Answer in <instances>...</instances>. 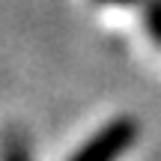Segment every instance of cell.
<instances>
[{
  "label": "cell",
  "mask_w": 161,
  "mask_h": 161,
  "mask_svg": "<svg viewBox=\"0 0 161 161\" xmlns=\"http://www.w3.org/2000/svg\"><path fill=\"white\" fill-rule=\"evenodd\" d=\"M143 30L161 48V0H143Z\"/></svg>",
  "instance_id": "cell-2"
},
{
  "label": "cell",
  "mask_w": 161,
  "mask_h": 161,
  "mask_svg": "<svg viewBox=\"0 0 161 161\" xmlns=\"http://www.w3.org/2000/svg\"><path fill=\"white\" fill-rule=\"evenodd\" d=\"M137 140V122L131 116H116L108 125H102L78 152H72L75 161H110L122 152H128Z\"/></svg>",
  "instance_id": "cell-1"
},
{
  "label": "cell",
  "mask_w": 161,
  "mask_h": 161,
  "mask_svg": "<svg viewBox=\"0 0 161 161\" xmlns=\"http://www.w3.org/2000/svg\"><path fill=\"white\" fill-rule=\"evenodd\" d=\"M96 3H104V6H134L140 0H96Z\"/></svg>",
  "instance_id": "cell-3"
}]
</instances>
